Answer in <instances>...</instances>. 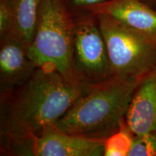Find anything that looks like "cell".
<instances>
[{"label": "cell", "mask_w": 156, "mask_h": 156, "mask_svg": "<svg viewBox=\"0 0 156 156\" xmlns=\"http://www.w3.org/2000/svg\"><path fill=\"white\" fill-rule=\"evenodd\" d=\"M86 85L37 68L25 83L0 96L1 155H32V138L63 116Z\"/></svg>", "instance_id": "6da1fadb"}, {"label": "cell", "mask_w": 156, "mask_h": 156, "mask_svg": "<svg viewBox=\"0 0 156 156\" xmlns=\"http://www.w3.org/2000/svg\"><path fill=\"white\" fill-rule=\"evenodd\" d=\"M140 80L113 75L87 84L83 93L55 123L67 133L107 138L119 129Z\"/></svg>", "instance_id": "7a4b0ae2"}, {"label": "cell", "mask_w": 156, "mask_h": 156, "mask_svg": "<svg viewBox=\"0 0 156 156\" xmlns=\"http://www.w3.org/2000/svg\"><path fill=\"white\" fill-rule=\"evenodd\" d=\"M74 30L75 18L65 0H41L34 38L28 46L36 67L55 70L69 80L80 82L72 68Z\"/></svg>", "instance_id": "3957f363"}, {"label": "cell", "mask_w": 156, "mask_h": 156, "mask_svg": "<svg viewBox=\"0 0 156 156\" xmlns=\"http://www.w3.org/2000/svg\"><path fill=\"white\" fill-rule=\"evenodd\" d=\"M106 41L113 75L140 80L156 67V40L106 15H95Z\"/></svg>", "instance_id": "277c9868"}, {"label": "cell", "mask_w": 156, "mask_h": 156, "mask_svg": "<svg viewBox=\"0 0 156 156\" xmlns=\"http://www.w3.org/2000/svg\"><path fill=\"white\" fill-rule=\"evenodd\" d=\"M75 30L72 50V68L78 81L100 83L113 75L106 41L95 15L74 16Z\"/></svg>", "instance_id": "5b68a950"}, {"label": "cell", "mask_w": 156, "mask_h": 156, "mask_svg": "<svg viewBox=\"0 0 156 156\" xmlns=\"http://www.w3.org/2000/svg\"><path fill=\"white\" fill-rule=\"evenodd\" d=\"M106 139L71 134L48 124L32 138V155L101 156Z\"/></svg>", "instance_id": "8992f818"}, {"label": "cell", "mask_w": 156, "mask_h": 156, "mask_svg": "<svg viewBox=\"0 0 156 156\" xmlns=\"http://www.w3.org/2000/svg\"><path fill=\"white\" fill-rule=\"evenodd\" d=\"M37 68L19 39L12 35L0 39V96L25 83Z\"/></svg>", "instance_id": "52a82bcc"}, {"label": "cell", "mask_w": 156, "mask_h": 156, "mask_svg": "<svg viewBox=\"0 0 156 156\" xmlns=\"http://www.w3.org/2000/svg\"><path fill=\"white\" fill-rule=\"evenodd\" d=\"M125 121L134 136L156 130V67L138 82Z\"/></svg>", "instance_id": "ba28073f"}, {"label": "cell", "mask_w": 156, "mask_h": 156, "mask_svg": "<svg viewBox=\"0 0 156 156\" xmlns=\"http://www.w3.org/2000/svg\"><path fill=\"white\" fill-rule=\"evenodd\" d=\"M88 13L106 15L128 28L156 40V9L142 0H108Z\"/></svg>", "instance_id": "9c48e42d"}, {"label": "cell", "mask_w": 156, "mask_h": 156, "mask_svg": "<svg viewBox=\"0 0 156 156\" xmlns=\"http://www.w3.org/2000/svg\"><path fill=\"white\" fill-rule=\"evenodd\" d=\"M14 25L9 35L28 46L34 38L41 0H12Z\"/></svg>", "instance_id": "30bf717a"}, {"label": "cell", "mask_w": 156, "mask_h": 156, "mask_svg": "<svg viewBox=\"0 0 156 156\" xmlns=\"http://www.w3.org/2000/svg\"><path fill=\"white\" fill-rule=\"evenodd\" d=\"M134 137L125 119L123 120L119 129L105 140L103 156H129Z\"/></svg>", "instance_id": "8fae6325"}, {"label": "cell", "mask_w": 156, "mask_h": 156, "mask_svg": "<svg viewBox=\"0 0 156 156\" xmlns=\"http://www.w3.org/2000/svg\"><path fill=\"white\" fill-rule=\"evenodd\" d=\"M129 156H156V130L134 136Z\"/></svg>", "instance_id": "7c38bea8"}, {"label": "cell", "mask_w": 156, "mask_h": 156, "mask_svg": "<svg viewBox=\"0 0 156 156\" xmlns=\"http://www.w3.org/2000/svg\"><path fill=\"white\" fill-rule=\"evenodd\" d=\"M14 25L12 0H0V39L9 35Z\"/></svg>", "instance_id": "4fadbf2b"}, {"label": "cell", "mask_w": 156, "mask_h": 156, "mask_svg": "<svg viewBox=\"0 0 156 156\" xmlns=\"http://www.w3.org/2000/svg\"><path fill=\"white\" fill-rule=\"evenodd\" d=\"M108 0H65L68 9L73 16L88 13V11L95 6Z\"/></svg>", "instance_id": "5bb4252c"}, {"label": "cell", "mask_w": 156, "mask_h": 156, "mask_svg": "<svg viewBox=\"0 0 156 156\" xmlns=\"http://www.w3.org/2000/svg\"><path fill=\"white\" fill-rule=\"evenodd\" d=\"M142 1L151 6L153 9H156V0H142Z\"/></svg>", "instance_id": "9a60e30c"}]
</instances>
